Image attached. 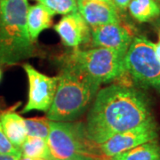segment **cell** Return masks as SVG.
I'll return each instance as SVG.
<instances>
[{
    "instance_id": "9",
    "label": "cell",
    "mask_w": 160,
    "mask_h": 160,
    "mask_svg": "<svg viewBox=\"0 0 160 160\" xmlns=\"http://www.w3.org/2000/svg\"><path fill=\"white\" fill-rule=\"evenodd\" d=\"M56 33L61 38L63 45L77 49L91 39V29L78 12L64 15L54 25Z\"/></svg>"
},
{
    "instance_id": "26",
    "label": "cell",
    "mask_w": 160,
    "mask_h": 160,
    "mask_svg": "<svg viewBox=\"0 0 160 160\" xmlns=\"http://www.w3.org/2000/svg\"><path fill=\"white\" fill-rule=\"evenodd\" d=\"M48 160H59V159H54V158H50V159H48ZM63 160H76V159H63Z\"/></svg>"
},
{
    "instance_id": "5",
    "label": "cell",
    "mask_w": 160,
    "mask_h": 160,
    "mask_svg": "<svg viewBox=\"0 0 160 160\" xmlns=\"http://www.w3.org/2000/svg\"><path fill=\"white\" fill-rule=\"evenodd\" d=\"M126 53L104 47L89 50H78L77 48L64 57L62 64L79 69L102 84L127 74L125 64Z\"/></svg>"
},
{
    "instance_id": "22",
    "label": "cell",
    "mask_w": 160,
    "mask_h": 160,
    "mask_svg": "<svg viewBox=\"0 0 160 160\" xmlns=\"http://www.w3.org/2000/svg\"><path fill=\"white\" fill-rule=\"evenodd\" d=\"M155 51H156V53L158 55V57L159 58L160 60V29L158 30V42L157 44H155Z\"/></svg>"
},
{
    "instance_id": "27",
    "label": "cell",
    "mask_w": 160,
    "mask_h": 160,
    "mask_svg": "<svg viewBox=\"0 0 160 160\" xmlns=\"http://www.w3.org/2000/svg\"><path fill=\"white\" fill-rule=\"evenodd\" d=\"M1 78H2V72H1V70H0V79H1Z\"/></svg>"
},
{
    "instance_id": "3",
    "label": "cell",
    "mask_w": 160,
    "mask_h": 160,
    "mask_svg": "<svg viewBox=\"0 0 160 160\" xmlns=\"http://www.w3.org/2000/svg\"><path fill=\"white\" fill-rule=\"evenodd\" d=\"M28 0H0V65H13L34 53L27 26Z\"/></svg>"
},
{
    "instance_id": "15",
    "label": "cell",
    "mask_w": 160,
    "mask_h": 160,
    "mask_svg": "<svg viewBox=\"0 0 160 160\" xmlns=\"http://www.w3.org/2000/svg\"><path fill=\"white\" fill-rule=\"evenodd\" d=\"M128 10L139 22H149L160 16V5L157 0H132Z\"/></svg>"
},
{
    "instance_id": "25",
    "label": "cell",
    "mask_w": 160,
    "mask_h": 160,
    "mask_svg": "<svg viewBox=\"0 0 160 160\" xmlns=\"http://www.w3.org/2000/svg\"><path fill=\"white\" fill-rule=\"evenodd\" d=\"M30 160H47V159H44V158H32Z\"/></svg>"
},
{
    "instance_id": "8",
    "label": "cell",
    "mask_w": 160,
    "mask_h": 160,
    "mask_svg": "<svg viewBox=\"0 0 160 160\" xmlns=\"http://www.w3.org/2000/svg\"><path fill=\"white\" fill-rule=\"evenodd\" d=\"M158 129L155 120L144 123L128 131L122 132L113 135L109 140L100 144V149L108 158L125 152L149 141L157 140Z\"/></svg>"
},
{
    "instance_id": "24",
    "label": "cell",
    "mask_w": 160,
    "mask_h": 160,
    "mask_svg": "<svg viewBox=\"0 0 160 160\" xmlns=\"http://www.w3.org/2000/svg\"><path fill=\"white\" fill-rule=\"evenodd\" d=\"M19 160H30V158H25V157H21V158Z\"/></svg>"
},
{
    "instance_id": "19",
    "label": "cell",
    "mask_w": 160,
    "mask_h": 160,
    "mask_svg": "<svg viewBox=\"0 0 160 160\" xmlns=\"http://www.w3.org/2000/svg\"><path fill=\"white\" fill-rule=\"evenodd\" d=\"M21 152V149L14 147L6 137L0 122V154H17Z\"/></svg>"
},
{
    "instance_id": "29",
    "label": "cell",
    "mask_w": 160,
    "mask_h": 160,
    "mask_svg": "<svg viewBox=\"0 0 160 160\" xmlns=\"http://www.w3.org/2000/svg\"><path fill=\"white\" fill-rule=\"evenodd\" d=\"M110 160H112V159H110Z\"/></svg>"
},
{
    "instance_id": "1",
    "label": "cell",
    "mask_w": 160,
    "mask_h": 160,
    "mask_svg": "<svg viewBox=\"0 0 160 160\" xmlns=\"http://www.w3.org/2000/svg\"><path fill=\"white\" fill-rule=\"evenodd\" d=\"M152 120L150 103L142 92L114 84L98 92L85 126L88 138L100 145L117 133Z\"/></svg>"
},
{
    "instance_id": "23",
    "label": "cell",
    "mask_w": 160,
    "mask_h": 160,
    "mask_svg": "<svg viewBox=\"0 0 160 160\" xmlns=\"http://www.w3.org/2000/svg\"><path fill=\"white\" fill-rule=\"evenodd\" d=\"M100 1H103V2H106V3H108V4H110V5H114L115 4L113 3V1L112 0H100Z\"/></svg>"
},
{
    "instance_id": "4",
    "label": "cell",
    "mask_w": 160,
    "mask_h": 160,
    "mask_svg": "<svg viewBox=\"0 0 160 160\" xmlns=\"http://www.w3.org/2000/svg\"><path fill=\"white\" fill-rule=\"evenodd\" d=\"M47 143L52 158L59 160H109L100 145L91 141L82 123L51 121Z\"/></svg>"
},
{
    "instance_id": "28",
    "label": "cell",
    "mask_w": 160,
    "mask_h": 160,
    "mask_svg": "<svg viewBox=\"0 0 160 160\" xmlns=\"http://www.w3.org/2000/svg\"><path fill=\"white\" fill-rule=\"evenodd\" d=\"M158 2H160V0H158Z\"/></svg>"
},
{
    "instance_id": "10",
    "label": "cell",
    "mask_w": 160,
    "mask_h": 160,
    "mask_svg": "<svg viewBox=\"0 0 160 160\" xmlns=\"http://www.w3.org/2000/svg\"><path fill=\"white\" fill-rule=\"evenodd\" d=\"M92 45L126 52L132 41L131 32L120 23H109L91 29Z\"/></svg>"
},
{
    "instance_id": "11",
    "label": "cell",
    "mask_w": 160,
    "mask_h": 160,
    "mask_svg": "<svg viewBox=\"0 0 160 160\" xmlns=\"http://www.w3.org/2000/svg\"><path fill=\"white\" fill-rule=\"evenodd\" d=\"M78 11L91 29L109 23H120L118 8L100 0H77Z\"/></svg>"
},
{
    "instance_id": "2",
    "label": "cell",
    "mask_w": 160,
    "mask_h": 160,
    "mask_svg": "<svg viewBox=\"0 0 160 160\" xmlns=\"http://www.w3.org/2000/svg\"><path fill=\"white\" fill-rule=\"evenodd\" d=\"M55 95L47 111L51 121L71 122L88 109L101 83L72 66L62 64Z\"/></svg>"
},
{
    "instance_id": "12",
    "label": "cell",
    "mask_w": 160,
    "mask_h": 160,
    "mask_svg": "<svg viewBox=\"0 0 160 160\" xmlns=\"http://www.w3.org/2000/svg\"><path fill=\"white\" fill-rule=\"evenodd\" d=\"M0 122L8 140L14 147L21 149L28 136L25 120L17 113L7 112L1 116Z\"/></svg>"
},
{
    "instance_id": "13",
    "label": "cell",
    "mask_w": 160,
    "mask_h": 160,
    "mask_svg": "<svg viewBox=\"0 0 160 160\" xmlns=\"http://www.w3.org/2000/svg\"><path fill=\"white\" fill-rule=\"evenodd\" d=\"M52 15L51 12L41 4L29 6L27 14V26L32 41L35 42L43 30L51 27Z\"/></svg>"
},
{
    "instance_id": "20",
    "label": "cell",
    "mask_w": 160,
    "mask_h": 160,
    "mask_svg": "<svg viewBox=\"0 0 160 160\" xmlns=\"http://www.w3.org/2000/svg\"><path fill=\"white\" fill-rule=\"evenodd\" d=\"M115 6H117L118 9L121 10H126V8H128V6L130 4L132 0H112Z\"/></svg>"
},
{
    "instance_id": "7",
    "label": "cell",
    "mask_w": 160,
    "mask_h": 160,
    "mask_svg": "<svg viewBox=\"0 0 160 160\" xmlns=\"http://www.w3.org/2000/svg\"><path fill=\"white\" fill-rule=\"evenodd\" d=\"M23 68L29 80V99L22 113L32 110L47 112L55 95L59 77H48L29 64H24Z\"/></svg>"
},
{
    "instance_id": "21",
    "label": "cell",
    "mask_w": 160,
    "mask_h": 160,
    "mask_svg": "<svg viewBox=\"0 0 160 160\" xmlns=\"http://www.w3.org/2000/svg\"><path fill=\"white\" fill-rule=\"evenodd\" d=\"M22 156V152L17 154H0V160H19Z\"/></svg>"
},
{
    "instance_id": "18",
    "label": "cell",
    "mask_w": 160,
    "mask_h": 160,
    "mask_svg": "<svg viewBox=\"0 0 160 160\" xmlns=\"http://www.w3.org/2000/svg\"><path fill=\"white\" fill-rule=\"evenodd\" d=\"M24 120L28 136L40 137L47 140L50 129V120L47 118H27Z\"/></svg>"
},
{
    "instance_id": "14",
    "label": "cell",
    "mask_w": 160,
    "mask_h": 160,
    "mask_svg": "<svg viewBox=\"0 0 160 160\" xmlns=\"http://www.w3.org/2000/svg\"><path fill=\"white\" fill-rule=\"evenodd\" d=\"M112 160H160V144L158 140L142 143L125 152L116 155Z\"/></svg>"
},
{
    "instance_id": "16",
    "label": "cell",
    "mask_w": 160,
    "mask_h": 160,
    "mask_svg": "<svg viewBox=\"0 0 160 160\" xmlns=\"http://www.w3.org/2000/svg\"><path fill=\"white\" fill-rule=\"evenodd\" d=\"M22 157L32 158L50 159L51 154L48 147L47 140L40 137L27 136L25 142L21 147Z\"/></svg>"
},
{
    "instance_id": "17",
    "label": "cell",
    "mask_w": 160,
    "mask_h": 160,
    "mask_svg": "<svg viewBox=\"0 0 160 160\" xmlns=\"http://www.w3.org/2000/svg\"><path fill=\"white\" fill-rule=\"evenodd\" d=\"M54 14H69L78 12L77 0H37Z\"/></svg>"
},
{
    "instance_id": "6",
    "label": "cell",
    "mask_w": 160,
    "mask_h": 160,
    "mask_svg": "<svg viewBox=\"0 0 160 160\" xmlns=\"http://www.w3.org/2000/svg\"><path fill=\"white\" fill-rule=\"evenodd\" d=\"M154 46L143 36L134 38L126 52L125 64L127 74L138 85L160 93V60Z\"/></svg>"
}]
</instances>
